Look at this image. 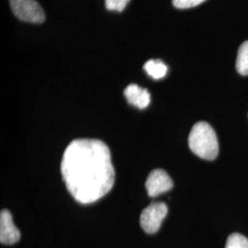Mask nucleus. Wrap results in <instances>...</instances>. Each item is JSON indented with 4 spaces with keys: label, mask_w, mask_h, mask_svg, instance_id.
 <instances>
[{
    "label": "nucleus",
    "mask_w": 248,
    "mask_h": 248,
    "mask_svg": "<svg viewBox=\"0 0 248 248\" xmlns=\"http://www.w3.org/2000/svg\"><path fill=\"white\" fill-rule=\"evenodd\" d=\"M61 173L69 193L82 204L107 195L115 180L110 151L97 139L72 141L62 155Z\"/></svg>",
    "instance_id": "nucleus-1"
},
{
    "label": "nucleus",
    "mask_w": 248,
    "mask_h": 248,
    "mask_svg": "<svg viewBox=\"0 0 248 248\" xmlns=\"http://www.w3.org/2000/svg\"><path fill=\"white\" fill-rule=\"evenodd\" d=\"M188 145L196 155L205 160H214L219 153V143L213 127L205 122L194 124L188 136Z\"/></svg>",
    "instance_id": "nucleus-2"
},
{
    "label": "nucleus",
    "mask_w": 248,
    "mask_h": 248,
    "mask_svg": "<svg viewBox=\"0 0 248 248\" xmlns=\"http://www.w3.org/2000/svg\"><path fill=\"white\" fill-rule=\"evenodd\" d=\"M10 8L17 18L31 23H43L45 11L36 0H9Z\"/></svg>",
    "instance_id": "nucleus-3"
},
{
    "label": "nucleus",
    "mask_w": 248,
    "mask_h": 248,
    "mask_svg": "<svg viewBox=\"0 0 248 248\" xmlns=\"http://www.w3.org/2000/svg\"><path fill=\"white\" fill-rule=\"evenodd\" d=\"M168 214V206L164 202H153L141 213L140 223L142 230L148 234L159 230L161 223Z\"/></svg>",
    "instance_id": "nucleus-4"
},
{
    "label": "nucleus",
    "mask_w": 248,
    "mask_h": 248,
    "mask_svg": "<svg viewBox=\"0 0 248 248\" xmlns=\"http://www.w3.org/2000/svg\"><path fill=\"white\" fill-rule=\"evenodd\" d=\"M174 186L169 174L162 169H155L148 175L145 187L149 197H156L170 190Z\"/></svg>",
    "instance_id": "nucleus-5"
},
{
    "label": "nucleus",
    "mask_w": 248,
    "mask_h": 248,
    "mask_svg": "<svg viewBox=\"0 0 248 248\" xmlns=\"http://www.w3.org/2000/svg\"><path fill=\"white\" fill-rule=\"evenodd\" d=\"M20 238V232L15 226L12 215L8 210L0 213V242L3 245H13Z\"/></svg>",
    "instance_id": "nucleus-6"
},
{
    "label": "nucleus",
    "mask_w": 248,
    "mask_h": 248,
    "mask_svg": "<svg viewBox=\"0 0 248 248\" xmlns=\"http://www.w3.org/2000/svg\"><path fill=\"white\" fill-rule=\"evenodd\" d=\"M124 96L131 105L140 109L145 108L150 104L151 96L148 90L136 84L129 85L124 90Z\"/></svg>",
    "instance_id": "nucleus-7"
},
{
    "label": "nucleus",
    "mask_w": 248,
    "mask_h": 248,
    "mask_svg": "<svg viewBox=\"0 0 248 248\" xmlns=\"http://www.w3.org/2000/svg\"><path fill=\"white\" fill-rule=\"evenodd\" d=\"M143 68L154 79H161L168 73V66L161 60H149L144 63Z\"/></svg>",
    "instance_id": "nucleus-8"
},
{
    "label": "nucleus",
    "mask_w": 248,
    "mask_h": 248,
    "mask_svg": "<svg viewBox=\"0 0 248 248\" xmlns=\"http://www.w3.org/2000/svg\"><path fill=\"white\" fill-rule=\"evenodd\" d=\"M236 70L242 76H248V41L239 47L236 59Z\"/></svg>",
    "instance_id": "nucleus-9"
},
{
    "label": "nucleus",
    "mask_w": 248,
    "mask_h": 248,
    "mask_svg": "<svg viewBox=\"0 0 248 248\" xmlns=\"http://www.w3.org/2000/svg\"><path fill=\"white\" fill-rule=\"evenodd\" d=\"M225 248H248V239L240 233H232L227 239Z\"/></svg>",
    "instance_id": "nucleus-10"
},
{
    "label": "nucleus",
    "mask_w": 248,
    "mask_h": 248,
    "mask_svg": "<svg viewBox=\"0 0 248 248\" xmlns=\"http://www.w3.org/2000/svg\"><path fill=\"white\" fill-rule=\"evenodd\" d=\"M130 0H105L107 9L111 11H123Z\"/></svg>",
    "instance_id": "nucleus-11"
},
{
    "label": "nucleus",
    "mask_w": 248,
    "mask_h": 248,
    "mask_svg": "<svg viewBox=\"0 0 248 248\" xmlns=\"http://www.w3.org/2000/svg\"><path fill=\"white\" fill-rule=\"evenodd\" d=\"M206 0H172L173 5L177 9H185L193 8Z\"/></svg>",
    "instance_id": "nucleus-12"
}]
</instances>
